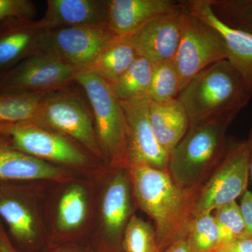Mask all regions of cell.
<instances>
[{
  "instance_id": "7a4b0ae2",
  "label": "cell",
  "mask_w": 252,
  "mask_h": 252,
  "mask_svg": "<svg viewBox=\"0 0 252 252\" xmlns=\"http://www.w3.org/2000/svg\"><path fill=\"white\" fill-rule=\"evenodd\" d=\"M252 97V87L227 60L198 73L180 91L189 126L215 121L233 122Z\"/></svg>"
},
{
  "instance_id": "836d02e7",
  "label": "cell",
  "mask_w": 252,
  "mask_h": 252,
  "mask_svg": "<svg viewBox=\"0 0 252 252\" xmlns=\"http://www.w3.org/2000/svg\"><path fill=\"white\" fill-rule=\"evenodd\" d=\"M0 252H16L10 242L2 220L0 219Z\"/></svg>"
},
{
  "instance_id": "52a82bcc",
  "label": "cell",
  "mask_w": 252,
  "mask_h": 252,
  "mask_svg": "<svg viewBox=\"0 0 252 252\" xmlns=\"http://www.w3.org/2000/svg\"><path fill=\"white\" fill-rule=\"evenodd\" d=\"M74 82L82 88L90 104L104 165L112 168L129 169L126 117L110 85L90 69L79 71Z\"/></svg>"
},
{
  "instance_id": "f546056e",
  "label": "cell",
  "mask_w": 252,
  "mask_h": 252,
  "mask_svg": "<svg viewBox=\"0 0 252 252\" xmlns=\"http://www.w3.org/2000/svg\"><path fill=\"white\" fill-rule=\"evenodd\" d=\"M36 9L30 0H0V23L10 19L34 21Z\"/></svg>"
},
{
  "instance_id": "8992f818",
  "label": "cell",
  "mask_w": 252,
  "mask_h": 252,
  "mask_svg": "<svg viewBox=\"0 0 252 252\" xmlns=\"http://www.w3.org/2000/svg\"><path fill=\"white\" fill-rule=\"evenodd\" d=\"M229 121L189 126L170 152L167 172L182 188L200 189L224 155Z\"/></svg>"
},
{
  "instance_id": "2e32d148",
  "label": "cell",
  "mask_w": 252,
  "mask_h": 252,
  "mask_svg": "<svg viewBox=\"0 0 252 252\" xmlns=\"http://www.w3.org/2000/svg\"><path fill=\"white\" fill-rule=\"evenodd\" d=\"M184 9L215 30L221 37L227 61L252 87V34L227 26L217 17L210 0L181 1Z\"/></svg>"
},
{
  "instance_id": "603a6c76",
  "label": "cell",
  "mask_w": 252,
  "mask_h": 252,
  "mask_svg": "<svg viewBox=\"0 0 252 252\" xmlns=\"http://www.w3.org/2000/svg\"><path fill=\"white\" fill-rule=\"evenodd\" d=\"M153 69L154 63L143 57L137 58L127 70L111 84L114 96L121 102L149 98Z\"/></svg>"
},
{
  "instance_id": "9a60e30c",
  "label": "cell",
  "mask_w": 252,
  "mask_h": 252,
  "mask_svg": "<svg viewBox=\"0 0 252 252\" xmlns=\"http://www.w3.org/2000/svg\"><path fill=\"white\" fill-rule=\"evenodd\" d=\"M185 14L181 4L177 11L155 18L129 36L139 56L154 64L173 61L182 38Z\"/></svg>"
},
{
  "instance_id": "44dd1931",
  "label": "cell",
  "mask_w": 252,
  "mask_h": 252,
  "mask_svg": "<svg viewBox=\"0 0 252 252\" xmlns=\"http://www.w3.org/2000/svg\"><path fill=\"white\" fill-rule=\"evenodd\" d=\"M149 118L158 142L170 155L189 129L185 107L177 98L160 102L149 99Z\"/></svg>"
},
{
  "instance_id": "ac0fdd59",
  "label": "cell",
  "mask_w": 252,
  "mask_h": 252,
  "mask_svg": "<svg viewBox=\"0 0 252 252\" xmlns=\"http://www.w3.org/2000/svg\"><path fill=\"white\" fill-rule=\"evenodd\" d=\"M46 32L37 21L10 19L0 23V74L41 52Z\"/></svg>"
},
{
  "instance_id": "ffe728a7",
  "label": "cell",
  "mask_w": 252,
  "mask_h": 252,
  "mask_svg": "<svg viewBox=\"0 0 252 252\" xmlns=\"http://www.w3.org/2000/svg\"><path fill=\"white\" fill-rule=\"evenodd\" d=\"M37 22L46 31L107 23V1L48 0L45 14Z\"/></svg>"
},
{
  "instance_id": "1f68e13d",
  "label": "cell",
  "mask_w": 252,
  "mask_h": 252,
  "mask_svg": "<svg viewBox=\"0 0 252 252\" xmlns=\"http://www.w3.org/2000/svg\"><path fill=\"white\" fill-rule=\"evenodd\" d=\"M217 252H252V238H239L226 244Z\"/></svg>"
},
{
  "instance_id": "e575fe53",
  "label": "cell",
  "mask_w": 252,
  "mask_h": 252,
  "mask_svg": "<svg viewBox=\"0 0 252 252\" xmlns=\"http://www.w3.org/2000/svg\"><path fill=\"white\" fill-rule=\"evenodd\" d=\"M165 252H190L187 239L176 242Z\"/></svg>"
},
{
  "instance_id": "f1b7e54d",
  "label": "cell",
  "mask_w": 252,
  "mask_h": 252,
  "mask_svg": "<svg viewBox=\"0 0 252 252\" xmlns=\"http://www.w3.org/2000/svg\"><path fill=\"white\" fill-rule=\"evenodd\" d=\"M212 212L220 231L218 250L235 239L243 238L245 230V222L240 205L236 201L219 207Z\"/></svg>"
},
{
  "instance_id": "5bb4252c",
  "label": "cell",
  "mask_w": 252,
  "mask_h": 252,
  "mask_svg": "<svg viewBox=\"0 0 252 252\" xmlns=\"http://www.w3.org/2000/svg\"><path fill=\"white\" fill-rule=\"evenodd\" d=\"M119 102L127 124L130 167L145 165L167 170L170 155L154 135L149 118V99Z\"/></svg>"
},
{
  "instance_id": "7c38bea8",
  "label": "cell",
  "mask_w": 252,
  "mask_h": 252,
  "mask_svg": "<svg viewBox=\"0 0 252 252\" xmlns=\"http://www.w3.org/2000/svg\"><path fill=\"white\" fill-rule=\"evenodd\" d=\"M78 72L55 55L41 51L0 74V91L49 94L65 89Z\"/></svg>"
},
{
  "instance_id": "6da1fadb",
  "label": "cell",
  "mask_w": 252,
  "mask_h": 252,
  "mask_svg": "<svg viewBox=\"0 0 252 252\" xmlns=\"http://www.w3.org/2000/svg\"><path fill=\"white\" fill-rule=\"evenodd\" d=\"M129 172L136 206L153 220L160 251L187 239L200 189L182 188L167 170L132 165Z\"/></svg>"
},
{
  "instance_id": "277c9868",
  "label": "cell",
  "mask_w": 252,
  "mask_h": 252,
  "mask_svg": "<svg viewBox=\"0 0 252 252\" xmlns=\"http://www.w3.org/2000/svg\"><path fill=\"white\" fill-rule=\"evenodd\" d=\"M48 182L0 183V219L16 252H47L50 248L44 200Z\"/></svg>"
},
{
  "instance_id": "83f0119b",
  "label": "cell",
  "mask_w": 252,
  "mask_h": 252,
  "mask_svg": "<svg viewBox=\"0 0 252 252\" xmlns=\"http://www.w3.org/2000/svg\"><path fill=\"white\" fill-rule=\"evenodd\" d=\"M122 248L124 252H162L158 245L154 225L136 214L126 228Z\"/></svg>"
},
{
  "instance_id": "4fadbf2b",
  "label": "cell",
  "mask_w": 252,
  "mask_h": 252,
  "mask_svg": "<svg viewBox=\"0 0 252 252\" xmlns=\"http://www.w3.org/2000/svg\"><path fill=\"white\" fill-rule=\"evenodd\" d=\"M116 36L107 23L49 30L42 51L55 55L78 71L86 70Z\"/></svg>"
},
{
  "instance_id": "484cf974",
  "label": "cell",
  "mask_w": 252,
  "mask_h": 252,
  "mask_svg": "<svg viewBox=\"0 0 252 252\" xmlns=\"http://www.w3.org/2000/svg\"><path fill=\"white\" fill-rule=\"evenodd\" d=\"M180 91V76L173 61L154 63L149 99L160 102L177 98Z\"/></svg>"
},
{
  "instance_id": "ba28073f",
  "label": "cell",
  "mask_w": 252,
  "mask_h": 252,
  "mask_svg": "<svg viewBox=\"0 0 252 252\" xmlns=\"http://www.w3.org/2000/svg\"><path fill=\"white\" fill-rule=\"evenodd\" d=\"M4 133L25 153L76 175L94 177L106 167L75 141L34 121L11 124Z\"/></svg>"
},
{
  "instance_id": "d6a6232c",
  "label": "cell",
  "mask_w": 252,
  "mask_h": 252,
  "mask_svg": "<svg viewBox=\"0 0 252 252\" xmlns=\"http://www.w3.org/2000/svg\"><path fill=\"white\" fill-rule=\"evenodd\" d=\"M47 252H94L89 245H76V244H69V245H58L52 247L48 250Z\"/></svg>"
},
{
  "instance_id": "30bf717a",
  "label": "cell",
  "mask_w": 252,
  "mask_h": 252,
  "mask_svg": "<svg viewBox=\"0 0 252 252\" xmlns=\"http://www.w3.org/2000/svg\"><path fill=\"white\" fill-rule=\"evenodd\" d=\"M250 149L247 140L228 139L221 160L200 187L195 217L235 201L248 190Z\"/></svg>"
},
{
  "instance_id": "9c48e42d",
  "label": "cell",
  "mask_w": 252,
  "mask_h": 252,
  "mask_svg": "<svg viewBox=\"0 0 252 252\" xmlns=\"http://www.w3.org/2000/svg\"><path fill=\"white\" fill-rule=\"evenodd\" d=\"M34 121L75 141L104 164L90 104L77 93L65 89L46 94Z\"/></svg>"
},
{
  "instance_id": "d4e9b609",
  "label": "cell",
  "mask_w": 252,
  "mask_h": 252,
  "mask_svg": "<svg viewBox=\"0 0 252 252\" xmlns=\"http://www.w3.org/2000/svg\"><path fill=\"white\" fill-rule=\"evenodd\" d=\"M220 239V231L213 212L195 217L187 238L190 252H217Z\"/></svg>"
},
{
  "instance_id": "4316f807",
  "label": "cell",
  "mask_w": 252,
  "mask_h": 252,
  "mask_svg": "<svg viewBox=\"0 0 252 252\" xmlns=\"http://www.w3.org/2000/svg\"><path fill=\"white\" fill-rule=\"evenodd\" d=\"M212 10L230 27L252 34V0H210Z\"/></svg>"
},
{
  "instance_id": "4dcf8cb0",
  "label": "cell",
  "mask_w": 252,
  "mask_h": 252,
  "mask_svg": "<svg viewBox=\"0 0 252 252\" xmlns=\"http://www.w3.org/2000/svg\"><path fill=\"white\" fill-rule=\"evenodd\" d=\"M240 210L245 222L244 238H252V193L247 190L242 196Z\"/></svg>"
},
{
  "instance_id": "7402d4cb",
  "label": "cell",
  "mask_w": 252,
  "mask_h": 252,
  "mask_svg": "<svg viewBox=\"0 0 252 252\" xmlns=\"http://www.w3.org/2000/svg\"><path fill=\"white\" fill-rule=\"evenodd\" d=\"M138 57L129 36H116L99 54L90 70L111 85Z\"/></svg>"
},
{
  "instance_id": "d6986e66",
  "label": "cell",
  "mask_w": 252,
  "mask_h": 252,
  "mask_svg": "<svg viewBox=\"0 0 252 252\" xmlns=\"http://www.w3.org/2000/svg\"><path fill=\"white\" fill-rule=\"evenodd\" d=\"M181 7L172 0H110L107 1V24L119 36H129L155 18Z\"/></svg>"
},
{
  "instance_id": "8d00e7d4",
  "label": "cell",
  "mask_w": 252,
  "mask_h": 252,
  "mask_svg": "<svg viewBox=\"0 0 252 252\" xmlns=\"http://www.w3.org/2000/svg\"><path fill=\"white\" fill-rule=\"evenodd\" d=\"M11 124H0V132H5Z\"/></svg>"
},
{
  "instance_id": "8fae6325",
  "label": "cell",
  "mask_w": 252,
  "mask_h": 252,
  "mask_svg": "<svg viewBox=\"0 0 252 252\" xmlns=\"http://www.w3.org/2000/svg\"><path fill=\"white\" fill-rule=\"evenodd\" d=\"M184 10L182 38L173 60L180 76L181 91L204 69L227 59L224 44L218 32Z\"/></svg>"
},
{
  "instance_id": "d590c367",
  "label": "cell",
  "mask_w": 252,
  "mask_h": 252,
  "mask_svg": "<svg viewBox=\"0 0 252 252\" xmlns=\"http://www.w3.org/2000/svg\"><path fill=\"white\" fill-rule=\"evenodd\" d=\"M249 149H250V176L252 181V129L250 131L248 140Z\"/></svg>"
},
{
  "instance_id": "5b68a950",
  "label": "cell",
  "mask_w": 252,
  "mask_h": 252,
  "mask_svg": "<svg viewBox=\"0 0 252 252\" xmlns=\"http://www.w3.org/2000/svg\"><path fill=\"white\" fill-rule=\"evenodd\" d=\"M95 206L89 246L94 252H124L123 239L137 209L128 168L106 166L95 176Z\"/></svg>"
},
{
  "instance_id": "e0dca14e",
  "label": "cell",
  "mask_w": 252,
  "mask_h": 252,
  "mask_svg": "<svg viewBox=\"0 0 252 252\" xmlns=\"http://www.w3.org/2000/svg\"><path fill=\"white\" fill-rule=\"evenodd\" d=\"M76 174L32 157L0 132V183L9 182H61Z\"/></svg>"
},
{
  "instance_id": "cb8c5ba5",
  "label": "cell",
  "mask_w": 252,
  "mask_h": 252,
  "mask_svg": "<svg viewBox=\"0 0 252 252\" xmlns=\"http://www.w3.org/2000/svg\"><path fill=\"white\" fill-rule=\"evenodd\" d=\"M46 94L0 91V124L34 121Z\"/></svg>"
},
{
  "instance_id": "3957f363",
  "label": "cell",
  "mask_w": 252,
  "mask_h": 252,
  "mask_svg": "<svg viewBox=\"0 0 252 252\" xmlns=\"http://www.w3.org/2000/svg\"><path fill=\"white\" fill-rule=\"evenodd\" d=\"M95 196V176L77 175L49 182L44 210L50 248L69 244L89 245Z\"/></svg>"
}]
</instances>
